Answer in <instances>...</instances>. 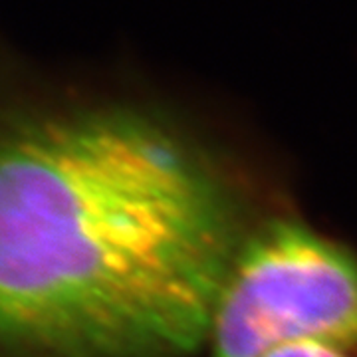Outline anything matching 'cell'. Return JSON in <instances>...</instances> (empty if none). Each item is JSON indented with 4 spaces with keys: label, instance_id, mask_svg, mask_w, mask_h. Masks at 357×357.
Segmentation results:
<instances>
[{
    "label": "cell",
    "instance_id": "obj_1",
    "mask_svg": "<svg viewBox=\"0 0 357 357\" xmlns=\"http://www.w3.org/2000/svg\"><path fill=\"white\" fill-rule=\"evenodd\" d=\"M241 244L229 189L165 117L0 100L2 356H185Z\"/></svg>",
    "mask_w": 357,
    "mask_h": 357
},
{
    "label": "cell",
    "instance_id": "obj_2",
    "mask_svg": "<svg viewBox=\"0 0 357 357\" xmlns=\"http://www.w3.org/2000/svg\"><path fill=\"white\" fill-rule=\"evenodd\" d=\"M211 357L357 344V256L290 220L244 241L218 294Z\"/></svg>",
    "mask_w": 357,
    "mask_h": 357
},
{
    "label": "cell",
    "instance_id": "obj_3",
    "mask_svg": "<svg viewBox=\"0 0 357 357\" xmlns=\"http://www.w3.org/2000/svg\"><path fill=\"white\" fill-rule=\"evenodd\" d=\"M264 357H345L342 349L319 344H294L278 347Z\"/></svg>",
    "mask_w": 357,
    "mask_h": 357
}]
</instances>
